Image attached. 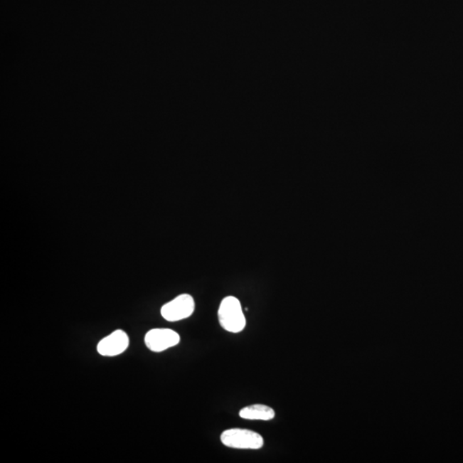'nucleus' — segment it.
<instances>
[{"label":"nucleus","mask_w":463,"mask_h":463,"mask_svg":"<svg viewBox=\"0 0 463 463\" xmlns=\"http://www.w3.org/2000/svg\"><path fill=\"white\" fill-rule=\"evenodd\" d=\"M220 326L231 333H240L245 328L246 319L240 300L233 296L223 299L218 311Z\"/></svg>","instance_id":"nucleus-1"},{"label":"nucleus","mask_w":463,"mask_h":463,"mask_svg":"<svg viewBox=\"0 0 463 463\" xmlns=\"http://www.w3.org/2000/svg\"><path fill=\"white\" fill-rule=\"evenodd\" d=\"M220 441L226 447L239 449H260L265 444L260 433L240 428L226 430L220 435Z\"/></svg>","instance_id":"nucleus-2"},{"label":"nucleus","mask_w":463,"mask_h":463,"mask_svg":"<svg viewBox=\"0 0 463 463\" xmlns=\"http://www.w3.org/2000/svg\"><path fill=\"white\" fill-rule=\"evenodd\" d=\"M195 310V302L190 294H183L161 307V314L169 322L188 319Z\"/></svg>","instance_id":"nucleus-3"},{"label":"nucleus","mask_w":463,"mask_h":463,"mask_svg":"<svg viewBox=\"0 0 463 463\" xmlns=\"http://www.w3.org/2000/svg\"><path fill=\"white\" fill-rule=\"evenodd\" d=\"M181 341V336L171 329H153L144 337V343L150 351L161 353L174 347Z\"/></svg>","instance_id":"nucleus-4"},{"label":"nucleus","mask_w":463,"mask_h":463,"mask_svg":"<svg viewBox=\"0 0 463 463\" xmlns=\"http://www.w3.org/2000/svg\"><path fill=\"white\" fill-rule=\"evenodd\" d=\"M129 336L121 329L103 338L97 345V352L102 356L115 357L123 353L129 347Z\"/></svg>","instance_id":"nucleus-5"},{"label":"nucleus","mask_w":463,"mask_h":463,"mask_svg":"<svg viewBox=\"0 0 463 463\" xmlns=\"http://www.w3.org/2000/svg\"><path fill=\"white\" fill-rule=\"evenodd\" d=\"M239 415L240 418L245 420L267 421L273 420L275 413L272 408L264 404H253L242 408Z\"/></svg>","instance_id":"nucleus-6"}]
</instances>
